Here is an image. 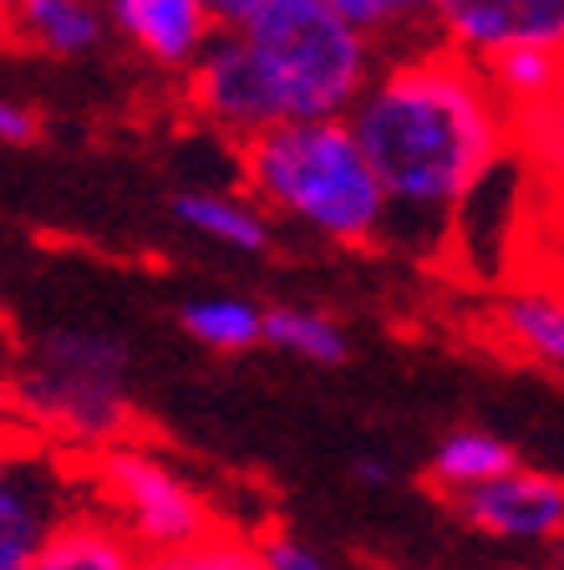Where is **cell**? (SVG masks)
<instances>
[{"instance_id": "6", "label": "cell", "mask_w": 564, "mask_h": 570, "mask_svg": "<svg viewBox=\"0 0 564 570\" xmlns=\"http://www.w3.org/2000/svg\"><path fill=\"white\" fill-rule=\"evenodd\" d=\"M82 504V479H71L57 453L0 433V570H31L57 524Z\"/></svg>"}, {"instance_id": "2", "label": "cell", "mask_w": 564, "mask_h": 570, "mask_svg": "<svg viewBox=\"0 0 564 570\" xmlns=\"http://www.w3.org/2000/svg\"><path fill=\"white\" fill-rule=\"evenodd\" d=\"M214 41L184 71L188 112L249 142L295 122H346L382 51L330 0H209Z\"/></svg>"}, {"instance_id": "4", "label": "cell", "mask_w": 564, "mask_h": 570, "mask_svg": "<svg viewBox=\"0 0 564 570\" xmlns=\"http://www.w3.org/2000/svg\"><path fill=\"white\" fill-rule=\"evenodd\" d=\"M132 346L102 326H51L26 346L11 387L16 423L71 449H112L132 428Z\"/></svg>"}, {"instance_id": "5", "label": "cell", "mask_w": 564, "mask_h": 570, "mask_svg": "<svg viewBox=\"0 0 564 570\" xmlns=\"http://www.w3.org/2000/svg\"><path fill=\"white\" fill-rule=\"evenodd\" d=\"M82 499L87 510L102 514L142 560L188 550L199 546L204 534L219 530L199 484L174 459L142 449L132 439L97 453L82 479Z\"/></svg>"}, {"instance_id": "16", "label": "cell", "mask_w": 564, "mask_h": 570, "mask_svg": "<svg viewBox=\"0 0 564 570\" xmlns=\"http://www.w3.org/2000/svg\"><path fill=\"white\" fill-rule=\"evenodd\" d=\"M178 321L204 352L245 356L255 346H265V306H255L245 296H194L178 311Z\"/></svg>"}, {"instance_id": "22", "label": "cell", "mask_w": 564, "mask_h": 570, "mask_svg": "<svg viewBox=\"0 0 564 570\" xmlns=\"http://www.w3.org/2000/svg\"><path fill=\"white\" fill-rule=\"evenodd\" d=\"M6 423H16V407H11V387L0 382V428H6Z\"/></svg>"}, {"instance_id": "3", "label": "cell", "mask_w": 564, "mask_h": 570, "mask_svg": "<svg viewBox=\"0 0 564 570\" xmlns=\"http://www.w3.org/2000/svg\"><path fill=\"white\" fill-rule=\"evenodd\" d=\"M239 174L255 209L346 249L387 239V194L376 184L346 122H295L239 142Z\"/></svg>"}, {"instance_id": "8", "label": "cell", "mask_w": 564, "mask_h": 570, "mask_svg": "<svg viewBox=\"0 0 564 570\" xmlns=\"http://www.w3.org/2000/svg\"><path fill=\"white\" fill-rule=\"evenodd\" d=\"M468 530L504 540V546H544L564 530V484L544 469H508L504 479L458 499Z\"/></svg>"}, {"instance_id": "23", "label": "cell", "mask_w": 564, "mask_h": 570, "mask_svg": "<svg viewBox=\"0 0 564 570\" xmlns=\"http://www.w3.org/2000/svg\"><path fill=\"white\" fill-rule=\"evenodd\" d=\"M0 36H6V6H0Z\"/></svg>"}, {"instance_id": "12", "label": "cell", "mask_w": 564, "mask_h": 570, "mask_svg": "<svg viewBox=\"0 0 564 570\" xmlns=\"http://www.w3.org/2000/svg\"><path fill=\"white\" fill-rule=\"evenodd\" d=\"M174 214L184 229H194L199 239H209L219 249H235V255L270 249V219L229 189H184L174 199Z\"/></svg>"}, {"instance_id": "21", "label": "cell", "mask_w": 564, "mask_h": 570, "mask_svg": "<svg viewBox=\"0 0 564 570\" xmlns=\"http://www.w3.org/2000/svg\"><path fill=\"white\" fill-rule=\"evenodd\" d=\"M356 479H362V484H387L392 463L387 459H356Z\"/></svg>"}, {"instance_id": "7", "label": "cell", "mask_w": 564, "mask_h": 570, "mask_svg": "<svg viewBox=\"0 0 564 570\" xmlns=\"http://www.w3.org/2000/svg\"><path fill=\"white\" fill-rule=\"evenodd\" d=\"M433 47L463 61H488L504 47H564V6L560 0H443L427 6Z\"/></svg>"}, {"instance_id": "1", "label": "cell", "mask_w": 564, "mask_h": 570, "mask_svg": "<svg viewBox=\"0 0 564 570\" xmlns=\"http://www.w3.org/2000/svg\"><path fill=\"white\" fill-rule=\"evenodd\" d=\"M346 128L387 194V235H407L417 249V239L443 235L504 164L514 122L473 61L427 41L376 61Z\"/></svg>"}, {"instance_id": "11", "label": "cell", "mask_w": 564, "mask_h": 570, "mask_svg": "<svg viewBox=\"0 0 564 570\" xmlns=\"http://www.w3.org/2000/svg\"><path fill=\"white\" fill-rule=\"evenodd\" d=\"M508 469H518V453L508 439H498L488 428H453V433L433 449L427 479H433L437 494H447L458 504V499H468L473 489L504 479Z\"/></svg>"}, {"instance_id": "14", "label": "cell", "mask_w": 564, "mask_h": 570, "mask_svg": "<svg viewBox=\"0 0 564 570\" xmlns=\"http://www.w3.org/2000/svg\"><path fill=\"white\" fill-rule=\"evenodd\" d=\"M31 570H142V556L97 510H77L57 524Z\"/></svg>"}, {"instance_id": "19", "label": "cell", "mask_w": 564, "mask_h": 570, "mask_svg": "<svg viewBox=\"0 0 564 570\" xmlns=\"http://www.w3.org/2000/svg\"><path fill=\"white\" fill-rule=\"evenodd\" d=\"M255 556H259V570H336L326 550L310 546L306 534L295 530H265L255 540Z\"/></svg>"}, {"instance_id": "17", "label": "cell", "mask_w": 564, "mask_h": 570, "mask_svg": "<svg viewBox=\"0 0 564 570\" xmlns=\"http://www.w3.org/2000/svg\"><path fill=\"white\" fill-rule=\"evenodd\" d=\"M265 346L310 362V367H342L352 356L342 321H330L316 306H265Z\"/></svg>"}, {"instance_id": "15", "label": "cell", "mask_w": 564, "mask_h": 570, "mask_svg": "<svg viewBox=\"0 0 564 570\" xmlns=\"http://www.w3.org/2000/svg\"><path fill=\"white\" fill-rule=\"evenodd\" d=\"M494 326L518 356H530L540 367L564 362V306L550 291H514L498 301Z\"/></svg>"}, {"instance_id": "13", "label": "cell", "mask_w": 564, "mask_h": 570, "mask_svg": "<svg viewBox=\"0 0 564 570\" xmlns=\"http://www.w3.org/2000/svg\"><path fill=\"white\" fill-rule=\"evenodd\" d=\"M478 77L488 87V97L508 112V122L530 118V112L550 107V97L560 92V51L518 41V47H504L488 61H478Z\"/></svg>"}, {"instance_id": "9", "label": "cell", "mask_w": 564, "mask_h": 570, "mask_svg": "<svg viewBox=\"0 0 564 570\" xmlns=\"http://www.w3.org/2000/svg\"><path fill=\"white\" fill-rule=\"evenodd\" d=\"M102 16L107 31L168 71H188L214 41L209 0H112Z\"/></svg>"}, {"instance_id": "20", "label": "cell", "mask_w": 564, "mask_h": 570, "mask_svg": "<svg viewBox=\"0 0 564 570\" xmlns=\"http://www.w3.org/2000/svg\"><path fill=\"white\" fill-rule=\"evenodd\" d=\"M36 138V112L16 97H0V142H31Z\"/></svg>"}, {"instance_id": "10", "label": "cell", "mask_w": 564, "mask_h": 570, "mask_svg": "<svg viewBox=\"0 0 564 570\" xmlns=\"http://www.w3.org/2000/svg\"><path fill=\"white\" fill-rule=\"evenodd\" d=\"M6 36L47 57H92L112 31L102 6L87 0H16L6 6Z\"/></svg>"}, {"instance_id": "18", "label": "cell", "mask_w": 564, "mask_h": 570, "mask_svg": "<svg viewBox=\"0 0 564 570\" xmlns=\"http://www.w3.org/2000/svg\"><path fill=\"white\" fill-rule=\"evenodd\" d=\"M142 570H259L255 534L214 530V534H204L199 546L174 550V556H154V560H142Z\"/></svg>"}]
</instances>
